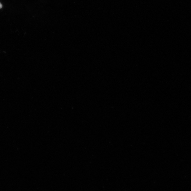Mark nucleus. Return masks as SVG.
<instances>
[{"label": "nucleus", "instance_id": "f257e3e1", "mask_svg": "<svg viewBox=\"0 0 191 191\" xmlns=\"http://www.w3.org/2000/svg\"><path fill=\"white\" fill-rule=\"evenodd\" d=\"M2 8V5L1 4V3H0V9H1Z\"/></svg>", "mask_w": 191, "mask_h": 191}]
</instances>
